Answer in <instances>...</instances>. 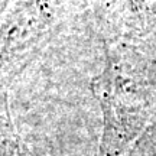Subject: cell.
<instances>
[{"mask_svg": "<svg viewBox=\"0 0 156 156\" xmlns=\"http://www.w3.org/2000/svg\"><path fill=\"white\" fill-rule=\"evenodd\" d=\"M0 156H26L22 140L9 122L0 119Z\"/></svg>", "mask_w": 156, "mask_h": 156, "instance_id": "obj_2", "label": "cell"}, {"mask_svg": "<svg viewBox=\"0 0 156 156\" xmlns=\"http://www.w3.org/2000/svg\"><path fill=\"white\" fill-rule=\"evenodd\" d=\"M93 90L100 100L104 114L103 156H120L143 130L146 117L142 107L130 101L117 84V80L107 73L93 83Z\"/></svg>", "mask_w": 156, "mask_h": 156, "instance_id": "obj_1", "label": "cell"}]
</instances>
